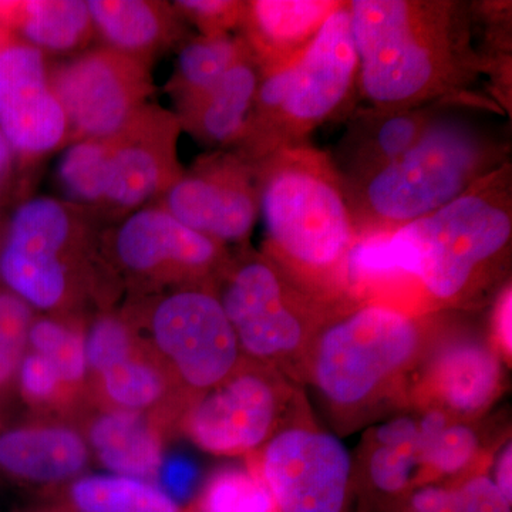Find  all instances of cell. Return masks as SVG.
I'll list each match as a JSON object with an SVG mask.
<instances>
[{
  "instance_id": "obj_1",
  "label": "cell",
  "mask_w": 512,
  "mask_h": 512,
  "mask_svg": "<svg viewBox=\"0 0 512 512\" xmlns=\"http://www.w3.org/2000/svg\"><path fill=\"white\" fill-rule=\"evenodd\" d=\"M512 241L510 161L446 207L393 231L357 239L346 265L350 292L393 279L419 282L437 308L463 306L503 274Z\"/></svg>"
},
{
  "instance_id": "obj_2",
  "label": "cell",
  "mask_w": 512,
  "mask_h": 512,
  "mask_svg": "<svg viewBox=\"0 0 512 512\" xmlns=\"http://www.w3.org/2000/svg\"><path fill=\"white\" fill-rule=\"evenodd\" d=\"M359 77L367 107H448L485 73L476 45L478 9L460 0H350Z\"/></svg>"
},
{
  "instance_id": "obj_3",
  "label": "cell",
  "mask_w": 512,
  "mask_h": 512,
  "mask_svg": "<svg viewBox=\"0 0 512 512\" xmlns=\"http://www.w3.org/2000/svg\"><path fill=\"white\" fill-rule=\"evenodd\" d=\"M254 165L266 258L323 305L349 295L346 265L357 234L332 158L303 143Z\"/></svg>"
},
{
  "instance_id": "obj_4",
  "label": "cell",
  "mask_w": 512,
  "mask_h": 512,
  "mask_svg": "<svg viewBox=\"0 0 512 512\" xmlns=\"http://www.w3.org/2000/svg\"><path fill=\"white\" fill-rule=\"evenodd\" d=\"M508 161L507 144L468 121L436 117L403 156L343 184L357 239L439 211Z\"/></svg>"
},
{
  "instance_id": "obj_5",
  "label": "cell",
  "mask_w": 512,
  "mask_h": 512,
  "mask_svg": "<svg viewBox=\"0 0 512 512\" xmlns=\"http://www.w3.org/2000/svg\"><path fill=\"white\" fill-rule=\"evenodd\" d=\"M359 63L349 3L326 19L301 55L262 73L244 136L235 153L251 164L279 148L308 143L316 128L357 109Z\"/></svg>"
},
{
  "instance_id": "obj_6",
  "label": "cell",
  "mask_w": 512,
  "mask_h": 512,
  "mask_svg": "<svg viewBox=\"0 0 512 512\" xmlns=\"http://www.w3.org/2000/svg\"><path fill=\"white\" fill-rule=\"evenodd\" d=\"M181 131L174 111L147 103L116 133L69 144L56 174L66 201L110 225L154 204L184 173Z\"/></svg>"
},
{
  "instance_id": "obj_7",
  "label": "cell",
  "mask_w": 512,
  "mask_h": 512,
  "mask_svg": "<svg viewBox=\"0 0 512 512\" xmlns=\"http://www.w3.org/2000/svg\"><path fill=\"white\" fill-rule=\"evenodd\" d=\"M106 222L89 208L36 197L20 204L0 242V281L29 306L49 311L73 295L76 271L103 242Z\"/></svg>"
},
{
  "instance_id": "obj_8",
  "label": "cell",
  "mask_w": 512,
  "mask_h": 512,
  "mask_svg": "<svg viewBox=\"0 0 512 512\" xmlns=\"http://www.w3.org/2000/svg\"><path fill=\"white\" fill-rule=\"evenodd\" d=\"M420 346L421 326L409 313L382 303L350 308L320 332L316 386L335 406H360L412 365Z\"/></svg>"
},
{
  "instance_id": "obj_9",
  "label": "cell",
  "mask_w": 512,
  "mask_h": 512,
  "mask_svg": "<svg viewBox=\"0 0 512 512\" xmlns=\"http://www.w3.org/2000/svg\"><path fill=\"white\" fill-rule=\"evenodd\" d=\"M222 308L239 346L274 359L305 345L326 305L306 295L265 255H245L224 271Z\"/></svg>"
},
{
  "instance_id": "obj_10",
  "label": "cell",
  "mask_w": 512,
  "mask_h": 512,
  "mask_svg": "<svg viewBox=\"0 0 512 512\" xmlns=\"http://www.w3.org/2000/svg\"><path fill=\"white\" fill-rule=\"evenodd\" d=\"M49 76L66 116L69 144L116 133L156 90L151 64L106 46L56 64Z\"/></svg>"
},
{
  "instance_id": "obj_11",
  "label": "cell",
  "mask_w": 512,
  "mask_h": 512,
  "mask_svg": "<svg viewBox=\"0 0 512 512\" xmlns=\"http://www.w3.org/2000/svg\"><path fill=\"white\" fill-rule=\"evenodd\" d=\"M103 242L127 275L150 285L200 286L201 279L229 264L225 245L185 227L157 205L110 225Z\"/></svg>"
},
{
  "instance_id": "obj_12",
  "label": "cell",
  "mask_w": 512,
  "mask_h": 512,
  "mask_svg": "<svg viewBox=\"0 0 512 512\" xmlns=\"http://www.w3.org/2000/svg\"><path fill=\"white\" fill-rule=\"evenodd\" d=\"M151 205L222 245L244 242L259 217L255 165L232 150L212 151Z\"/></svg>"
},
{
  "instance_id": "obj_13",
  "label": "cell",
  "mask_w": 512,
  "mask_h": 512,
  "mask_svg": "<svg viewBox=\"0 0 512 512\" xmlns=\"http://www.w3.org/2000/svg\"><path fill=\"white\" fill-rule=\"evenodd\" d=\"M150 326L158 348L197 389L224 382L237 363L234 328L220 298L202 286H184L161 298Z\"/></svg>"
},
{
  "instance_id": "obj_14",
  "label": "cell",
  "mask_w": 512,
  "mask_h": 512,
  "mask_svg": "<svg viewBox=\"0 0 512 512\" xmlns=\"http://www.w3.org/2000/svg\"><path fill=\"white\" fill-rule=\"evenodd\" d=\"M350 471L352 463L342 441L296 427L269 441L261 477L279 512H343Z\"/></svg>"
},
{
  "instance_id": "obj_15",
  "label": "cell",
  "mask_w": 512,
  "mask_h": 512,
  "mask_svg": "<svg viewBox=\"0 0 512 512\" xmlns=\"http://www.w3.org/2000/svg\"><path fill=\"white\" fill-rule=\"evenodd\" d=\"M49 70L45 53L20 40L0 49V130L15 153L30 160L69 143Z\"/></svg>"
},
{
  "instance_id": "obj_16",
  "label": "cell",
  "mask_w": 512,
  "mask_h": 512,
  "mask_svg": "<svg viewBox=\"0 0 512 512\" xmlns=\"http://www.w3.org/2000/svg\"><path fill=\"white\" fill-rule=\"evenodd\" d=\"M278 406L274 386L265 377L247 373L204 397L192 410L188 430L210 453H244L268 437Z\"/></svg>"
},
{
  "instance_id": "obj_17",
  "label": "cell",
  "mask_w": 512,
  "mask_h": 512,
  "mask_svg": "<svg viewBox=\"0 0 512 512\" xmlns=\"http://www.w3.org/2000/svg\"><path fill=\"white\" fill-rule=\"evenodd\" d=\"M444 106L409 110L356 109L340 138L335 154H329L343 184L355 183L386 167L420 140Z\"/></svg>"
},
{
  "instance_id": "obj_18",
  "label": "cell",
  "mask_w": 512,
  "mask_h": 512,
  "mask_svg": "<svg viewBox=\"0 0 512 512\" xmlns=\"http://www.w3.org/2000/svg\"><path fill=\"white\" fill-rule=\"evenodd\" d=\"M340 3L335 0H249L242 5L239 37L261 72H271L301 55Z\"/></svg>"
},
{
  "instance_id": "obj_19",
  "label": "cell",
  "mask_w": 512,
  "mask_h": 512,
  "mask_svg": "<svg viewBox=\"0 0 512 512\" xmlns=\"http://www.w3.org/2000/svg\"><path fill=\"white\" fill-rule=\"evenodd\" d=\"M261 77L247 50L204 96L174 111L181 130L214 151L234 150L244 136Z\"/></svg>"
},
{
  "instance_id": "obj_20",
  "label": "cell",
  "mask_w": 512,
  "mask_h": 512,
  "mask_svg": "<svg viewBox=\"0 0 512 512\" xmlns=\"http://www.w3.org/2000/svg\"><path fill=\"white\" fill-rule=\"evenodd\" d=\"M94 33L106 47L141 62L151 64L154 57L183 40V19L173 3L157 0H89Z\"/></svg>"
},
{
  "instance_id": "obj_21",
  "label": "cell",
  "mask_w": 512,
  "mask_h": 512,
  "mask_svg": "<svg viewBox=\"0 0 512 512\" xmlns=\"http://www.w3.org/2000/svg\"><path fill=\"white\" fill-rule=\"evenodd\" d=\"M87 448L62 427H16L0 433V470L20 480L59 481L79 473Z\"/></svg>"
},
{
  "instance_id": "obj_22",
  "label": "cell",
  "mask_w": 512,
  "mask_h": 512,
  "mask_svg": "<svg viewBox=\"0 0 512 512\" xmlns=\"http://www.w3.org/2000/svg\"><path fill=\"white\" fill-rule=\"evenodd\" d=\"M430 376L434 390L450 409L473 414L493 402L500 383V363L484 343L456 340L440 350Z\"/></svg>"
},
{
  "instance_id": "obj_23",
  "label": "cell",
  "mask_w": 512,
  "mask_h": 512,
  "mask_svg": "<svg viewBox=\"0 0 512 512\" xmlns=\"http://www.w3.org/2000/svg\"><path fill=\"white\" fill-rule=\"evenodd\" d=\"M6 22L13 35L43 53L77 52L94 35L89 6L82 0L8 2Z\"/></svg>"
},
{
  "instance_id": "obj_24",
  "label": "cell",
  "mask_w": 512,
  "mask_h": 512,
  "mask_svg": "<svg viewBox=\"0 0 512 512\" xmlns=\"http://www.w3.org/2000/svg\"><path fill=\"white\" fill-rule=\"evenodd\" d=\"M90 441L101 463L119 476L146 480L157 476L163 461L156 433L131 410L104 414L94 421Z\"/></svg>"
},
{
  "instance_id": "obj_25",
  "label": "cell",
  "mask_w": 512,
  "mask_h": 512,
  "mask_svg": "<svg viewBox=\"0 0 512 512\" xmlns=\"http://www.w3.org/2000/svg\"><path fill=\"white\" fill-rule=\"evenodd\" d=\"M248 47L239 36H197L185 42L177 66L165 86L175 110L204 96L244 56Z\"/></svg>"
},
{
  "instance_id": "obj_26",
  "label": "cell",
  "mask_w": 512,
  "mask_h": 512,
  "mask_svg": "<svg viewBox=\"0 0 512 512\" xmlns=\"http://www.w3.org/2000/svg\"><path fill=\"white\" fill-rule=\"evenodd\" d=\"M72 497L80 512H178L177 504L160 488L131 477L80 478Z\"/></svg>"
},
{
  "instance_id": "obj_27",
  "label": "cell",
  "mask_w": 512,
  "mask_h": 512,
  "mask_svg": "<svg viewBox=\"0 0 512 512\" xmlns=\"http://www.w3.org/2000/svg\"><path fill=\"white\" fill-rule=\"evenodd\" d=\"M202 512H279L261 474L232 470L217 474L202 500Z\"/></svg>"
},
{
  "instance_id": "obj_28",
  "label": "cell",
  "mask_w": 512,
  "mask_h": 512,
  "mask_svg": "<svg viewBox=\"0 0 512 512\" xmlns=\"http://www.w3.org/2000/svg\"><path fill=\"white\" fill-rule=\"evenodd\" d=\"M28 345L55 366L62 382H79L86 373L84 338L56 320H33Z\"/></svg>"
},
{
  "instance_id": "obj_29",
  "label": "cell",
  "mask_w": 512,
  "mask_h": 512,
  "mask_svg": "<svg viewBox=\"0 0 512 512\" xmlns=\"http://www.w3.org/2000/svg\"><path fill=\"white\" fill-rule=\"evenodd\" d=\"M101 375L107 396L131 412L151 406L163 394V380L156 370L130 357Z\"/></svg>"
},
{
  "instance_id": "obj_30",
  "label": "cell",
  "mask_w": 512,
  "mask_h": 512,
  "mask_svg": "<svg viewBox=\"0 0 512 512\" xmlns=\"http://www.w3.org/2000/svg\"><path fill=\"white\" fill-rule=\"evenodd\" d=\"M32 322V306L8 289H0V387L19 370Z\"/></svg>"
},
{
  "instance_id": "obj_31",
  "label": "cell",
  "mask_w": 512,
  "mask_h": 512,
  "mask_svg": "<svg viewBox=\"0 0 512 512\" xmlns=\"http://www.w3.org/2000/svg\"><path fill=\"white\" fill-rule=\"evenodd\" d=\"M417 464L419 444H379L370 457V478L383 493H399L409 485Z\"/></svg>"
},
{
  "instance_id": "obj_32",
  "label": "cell",
  "mask_w": 512,
  "mask_h": 512,
  "mask_svg": "<svg viewBox=\"0 0 512 512\" xmlns=\"http://www.w3.org/2000/svg\"><path fill=\"white\" fill-rule=\"evenodd\" d=\"M478 440L476 433L463 424H447L427 448L420 463L439 474H456L473 460Z\"/></svg>"
},
{
  "instance_id": "obj_33",
  "label": "cell",
  "mask_w": 512,
  "mask_h": 512,
  "mask_svg": "<svg viewBox=\"0 0 512 512\" xmlns=\"http://www.w3.org/2000/svg\"><path fill=\"white\" fill-rule=\"evenodd\" d=\"M131 338L128 328L116 318H101L84 339L87 366L99 373L123 362L130 355Z\"/></svg>"
},
{
  "instance_id": "obj_34",
  "label": "cell",
  "mask_w": 512,
  "mask_h": 512,
  "mask_svg": "<svg viewBox=\"0 0 512 512\" xmlns=\"http://www.w3.org/2000/svg\"><path fill=\"white\" fill-rule=\"evenodd\" d=\"M242 5L237 0H178L174 9L183 20L192 23L201 36L231 35L238 29Z\"/></svg>"
},
{
  "instance_id": "obj_35",
  "label": "cell",
  "mask_w": 512,
  "mask_h": 512,
  "mask_svg": "<svg viewBox=\"0 0 512 512\" xmlns=\"http://www.w3.org/2000/svg\"><path fill=\"white\" fill-rule=\"evenodd\" d=\"M18 373L23 394L37 402L52 397L62 382L55 366L46 357L35 352L23 356Z\"/></svg>"
},
{
  "instance_id": "obj_36",
  "label": "cell",
  "mask_w": 512,
  "mask_h": 512,
  "mask_svg": "<svg viewBox=\"0 0 512 512\" xmlns=\"http://www.w3.org/2000/svg\"><path fill=\"white\" fill-rule=\"evenodd\" d=\"M461 512H511V501L485 476L471 478L457 490Z\"/></svg>"
},
{
  "instance_id": "obj_37",
  "label": "cell",
  "mask_w": 512,
  "mask_h": 512,
  "mask_svg": "<svg viewBox=\"0 0 512 512\" xmlns=\"http://www.w3.org/2000/svg\"><path fill=\"white\" fill-rule=\"evenodd\" d=\"M163 493L171 500H187L198 480V468L187 457L173 456L161 461L157 471Z\"/></svg>"
},
{
  "instance_id": "obj_38",
  "label": "cell",
  "mask_w": 512,
  "mask_h": 512,
  "mask_svg": "<svg viewBox=\"0 0 512 512\" xmlns=\"http://www.w3.org/2000/svg\"><path fill=\"white\" fill-rule=\"evenodd\" d=\"M412 512H461L457 490L424 487L410 498Z\"/></svg>"
},
{
  "instance_id": "obj_39",
  "label": "cell",
  "mask_w": 512,
  "mask_h": 512,
  "mask_svg": "<svg viewBox=\"0 0 512 512\" xmlns=\"http://www.w3.org/2000/svg\"><path fill=\"white\" fill-rule=\"evenodd\" d=\"M512 291L511 285L504 286L495 302L493 315V328L495 340L505 353L511 356L512 352Z\"/></svg>"
},
{
  "instance_id": "obj_40",
  "label": "cell",
  "mask_w": 512,
  "mask_h": 512,
  "mask_svg": "<svg viewBox=\"0 0 512 512\" xmlns=\"http://www.w3.org/2000/svg\"><path fill=\"white\" fill-rule=\"evenodd\" d=\"M376 440L379 444H419V424L409 417H399L383 424L376 433Z\"/></svg>"
},
{
  "instance_id": "obj_41",
  "label": "cell",
  "mask_w": 512,
  "mask_h": 512,
  "mask_svg": "<svg viewBox=\"0 0 512 512\" xmlns=\"http://www.w3.org/2000/svg\"><path fill=\"white\" fill-rule=\"evenodd\" d=\"M495 485L504 494V497L512 503V448L511 443L504 448L503 454L498 458L495 467Z\"/></svg>"
},
{
  "instance_id": "obj_42",
  "label": "cell",
  "mask_w": 512,
  "mask_h": 512,
  "mask_svg": "<svg viewBox=\"0 0 512 512\" xmlns=\"http://www.w3.org/2000/svg\"><path fill=\"white\" fill-rule=\"evenodd\" d=\"M15 150L10 146L8 138L0 130V188L5 185L10 177L15 160Z\"/></svg>"
},
{
  "instance_id": "obj_43",
  "label": "cell",
  "mask_w": 512,
  "mask_h": 512,
  "mask_svg": "<svg viewBox=\"0 0 512 512\" xmlns=\"http://www.w3.org/2000/svg\"><path fill=\"white\" fill-rule=\"evenodd\" d=\"M10 42H13L12 33L8 29L3 28V26H0V49Z\"/></svg>"
},
{
  "instance_id": "obj_44",
  "label": "cell",
  "mask_w": 512,
  "mask_h": 512,
  "mask_svg": "<svg viewBox=\"0 0 512 512\" xmlns=\"http://www.w3.org/2000/svg\"><path fill=\"white\" fill-rule=\"evenodd\" d=\"M0 242H2V235H0Z\"/></svg>"
}]
</instances>
